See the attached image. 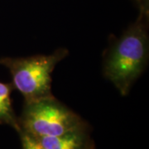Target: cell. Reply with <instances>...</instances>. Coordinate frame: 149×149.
<instances>
[{
    "label": "cell",
    "instance_id": "6da1fadb",
    "mask_svg": "<svg viewBox=\"0 0 149 149\" xmlns=\"http://www.w3.org/2000/svg\"><path fill=\"white\" fill-rule=\"evenodd\" d=\"M148 12L141 9L135 22L109 49L104 61V74L122 95H127L148 60Z\"/></svg>",
    "mask_w": 149,
    "mask_h": 149
},
{
    "label": "cell",
    "instance_id": "7a4b0ae2",
    "mask_svg": "<svg viewBox=\"0 0 149 149\" xmlns=\"http://www.w3.org/2000/svg\"><path fill=\"white\" fill-rule=\"evenodd\" d=\"M67 54V50L61 48L51 55L23 58L4 57L0 59V64L8 69L13 88L22 95L25 104H29L53 97L52 73Z\"/></svg>",
    "mask_w": 149,
    "mask_h": 149
},
{
    "label": "cell",
    "instance_id": "3957f363",
    "mask_svg": "<svg viewBox=\"0 0 149 149\" xmlns=\"http://www.w3.org/2000/svg\"><path fill=\"white\" fill-rule=\"evenodd\" d=\"M19 130L35 138L54 137L90 128L88 123L55 97L24 104ZM17 131V132H18Z\"/></svg>",
    "mask_w": 149,
    "mask_h": 149
},
{
    "label": "cell",
    "instance_id": "277c9868",
    "mask_svg": "<svg viewBox=\"0 0 149 149\" xmlns=\"http://www.w3.org/2000/svg\"><path fill=\"white\" fill-rule=\"evenodd\" d=\"M46 149H88L94 145L90 128L77 130L60 136L37 138Z\"/></svg>",
    "mask_w": 149,
    "mask_h": 149
},
{
    "label": "cell",
    "instance_id": "5b68a950",
    "mask_svg": "<svg viewBox=\"0 0 149 149\" xmlns=\"http://www.w3.org/2000/svg\"><path fill=\"white\" fill-rule=\"evenodd\" d=\"M13 86L0 81V124L8 125L17 132L19 130L18 117L16 115L11 100Z\"/></svg>",
    "mask_w": 149,
    "mask_h": 149
},
{
    "label": "cell",
    "instance_id": "8992f818",
    "mask_svg": "<svg viewBox=\"0 0 149 149\" xmlns=\"http://www.w3.org/2000/svg\"><path fill=\"white\" fill-rule=\"evenodd\" d=\"M17 133L19 134V137L21 139L22 149H46L37 138L23 131H18Z\"/></svg>",
    "mask_w": 149,
    "mask_h": 149
},
{
    "label": "cell",
    "instance_id": "52a82bcc",
    "mask_svg": "<svg viewBox=\"0 0 149 149\" xmlns=\"http://www.w3.org/2000/svg\"><path fill=\"white\" fill-rule=\"evenodd\" d=\"M88 149H95V144H94V145H92L91 148H88Z\"/></svg>",
    "mask_w": 149,
    "mask_h": 149
}]
</instances>
